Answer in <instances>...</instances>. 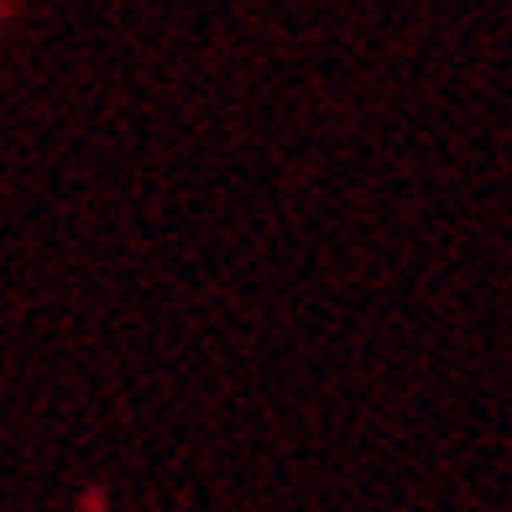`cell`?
Listing matches in <instances>:
<instances>
[]
</instances>
